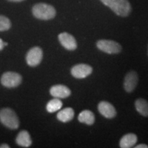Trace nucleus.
<instances>
[{"mask_svg": "<svg viewBox=\"0 0 148 148\" xmlns=\"http://www.w3.org/2000/svg\"><path fill=\"white\" fill-rule=\"evenodd\" d=\"M114 14L121 17H126L132 12V6L128 0H100Z\"/></svg>", "mask_w": 148, "mask_h": 148, "instance_id": "f257e3e1", "label": "nucleus"}, {"mask_svg": "<svg viewBox=\"0 0 148 148\" xmlns=\"http://www.w3.org/2000/svg\"><path fill=\"white\" fill-rule=\"evenodd\" d=\"M32 13L38 19L49 20L55 17L56 12L52 5L40 3L33 7Z\"/></svg>", "mask_w": 148, "mask_h": 148, "instance_id": "f03ea898", "label": "nucleus"}, {"mask_svg": "<svg viewBox=\"0 0 148 148\" xmlns=\"http://www.w3.org/2000/svg\"><path fill=\"white\" fill-rule=\"evenodd\" d=\"M0 121L5 127L10 129H16L19 125L17 115L10 108H5L0 110Z\"/></svg>", "mask_w": 148, "mask_h": 148, "instance_id": "7ed1b4c3", "label": "nucleus"}, {"mask_svg": "<svg viewBox=\"0 0 148 148\" xmlns=\"http://www.w3.org/2000/svg\"><path fill=\"white\" fill-rule=\"evenodd\" d=\"M97 47L103 52L108 54H116L121 52V46L117 42L112 40H99L96 43Z\"/></svg>", "mask_w": 148, "mask_h": 148, "instance_id": "20e7f679", "label": "nucleus"}, {"mask_svg": "<svg viewBox=\"0 0 148 148\" xmlns=\"http://www.w3.org/2000/svg\"><path fill=\"white\" fill-rule=\"evenodd\" d=\"M22 77L19 74L15 72H5L1 77V83L3 86L8 88H14L18 86L21 83Z\"/></svg>", "mask_w": 148, "mask_h": 148, "instance_id": "39448f33", "label": "nucleus"}, {"mask_svg": "<svg viewBox=\"0 0 148 148\" xmlns=\"http://www.w3.org/2000/svg\"><path fill=\"white\" fill-rule=\"evenodd\" d=\"M92 72V68L88 64H78L72 67L71 75L77 79H83L90 75Z\"/></svg>", "mask_w": 148, "mask_h": 148, "instance_id": "423d86ee", "label": "nucleus"}, {"mask_svg": "<svg viewBox=\"0 0 148 148\" xmlns=\"http://www.w3.org/2000/svg\"><path fill=\"white\" fill-rule=\"evenodd\" d=\"M42 58V51L40 47H34L27 52L26 61L28 65L36 66L41 62Z\"/></svg>", "mask_w": 148, "mask_h": 148, "instance_id": "0eeeda50", "label": "nucleus"}, {"mask_svg": "<svg viewBox=\"0 0 148 148\" xmlns=\"http://www.w3.org/2000/svg\"><path fill=\"white\" fill-rule=\"evenodd\" d=\"M138 81V74L136 71H130L127 73L124 77L123 80V88L127 92L134 91L136 87Z\"/></svg>", "mask_w": 148, "mask_h": 148, "instance_id": "6e6552de", "label": "nucleus"}, {"mask_svg": "<svg viewBox=\"0 0 148 148\" xmlns=\"http://www.w3.org/2000/svg\"><path fill=\"white\" fill-rule=\"evenodd\" d=\"M58 40L60 44L66 49L69 51L75 50L77 48V42L71 34L67 32H62L58 35Z\"/></svg>", "mask_w": 148, "mask_h": 148, "instance_id": "1a4fd4ad", "label": "nucleus"}, {"mask_svg": "<svg viewBox=\"0 0 148 148\" xmlns=\"http://www.w3.org/2000/svg\"><path fill=\"white\" fill-rule=\"evenodd\" d=\"M98 110L101 115L107 119H112L116 115V111L110 103L106 101H101L98 104Z\"/></svg>", "mask_w": 148, "mask_h": 148, "instance_id": "9d476101", "label": "nucleus"}, {"mask_svg": "<svg viewBox=\"0 0 148 148\" xmlns=\"http://www.w3.org/2000/svg\"><path fill=\"white\" fill-rule=\"evenodd\" d=\"M71 92L67 86L62 84H57L50 88V94L56 98H66L71 95Z\"/></svg>", "mask_w": 148, "mask_h": 148, "instance_id": "9b49d317", "label": "nucleus"}, {"mask_svg": "<svg viewBox=\"0 0 148 148\" xmlns=\"http://www.w3.org/2000/svg\"><path fill=\"white\" fill-rule=\"evenodd\" d=\"M138 138L136 135L133 133L125 134L121 138L119 141V146L121 148H130L134 147V145L137 142Z\"/></svg>", "mask_w": 148, "mask_h": 148, "instance_id": "f8f14e48", "label": "nucleus"}, {"mask_svg": "<svg viewBox=\"0 0 148 148\" xmlns=\"http://www.w3.org/2000/svg\"><path fill=\"white\" fill-rule=\"evenodd\" d=\"M16 143L19 146L24 147H28L32 145V139L28 132L23 130L18 133L16 138Z\"/></svg>", "mask_w": 148, "mask_h": 148, "instance_id": "ddd939ff", "label": "nucleus"}, {"mask_svg": "<svg viewBox=\"0 0 148 148\" xmlns=\"http://www.w3.org/2000/svg\"><path fill=\"white\" fill-rule=\"evenodd\" d=\"M74 110L71 108H66L59 111L57 114V119L61 122L66 123L73 119Z\"/></svg>", "mask_w": 148, "mask_h": 148, "instance_id": "4468645a", "label": "nucleus"}, {"mask_svg": "<svg viewBox=\"0 0 148 148\" xmlns=\"http://www.w3.org/2000/svg\"><path fill=\"white\" fill-rule=\"evenodd\" d=\"M78 121L87 125H92L95 122V115L90 110H83L78 115Z\"/></svg>", "mask_w": 148, "mask_h": 148, "instance_id": "2eb2a0df", "label": "nucleus"}, {"mask_svg": "<svg viewBox=\"0 0 148 148\" xmlns=\"http://www.w3.org/2000/svg\"><path fill=\"white\" fill-rule=\"evenodd\" d=\"M134 106L136 111L140 115L148 116V102L147 100L139 98L135 101Z\"/></svg>", "mask_w": 148, "mask_h": 148, "instance_id": "dca6fc26", "label": "nucleus"}, {"mask_svg": "<svg viewBox=\"0 0 148 148\" xmlns=\"http://www.w3.org/2000/svg\"><path fill=\"white\" fill-rule=\"evenodd\" d=\"M62 106V103L59 98L55 97L54 99H51L47 103V106H46V109L49 112L52 113V112H55L56 111L60 110Z\"/></svg>", "mask_w": 148, "mask_h": 148, "instance_id": "f3484780", "label": "nucleus"}, {"mask_svg": "<svg viewBox=\"0 0 148 148\" xmlns=\"http://www.w3.org/2000/svg\"><path fill=\"white\" fill-rule=\"evenodd\" d=\"M11 27L10 21L6 16L0 15V32L8 30Z\"/></svg>", "mask_w": 148, "mask_h": 148, "instance_id": "a211bd4d", "label": "nucleus"}, {"mask_svg": "<svg viewBox=\"0 0 148 148\" xmlns=\"http://www.w3.org/2000/svg\"><path fill=\"white\" fill-rule=\"evenodd\" d=\"M136 148H147L148 145H145V144H139V145L135 146Z\"/></svg>", "mask_w": 148, "mask_h": 148, "instance_id": "6ab92c4d", "label": "nucleus"}, {"mask_svg": "<svg viewBox=\"0 0 148 148\" xmlns=\"http://www.w3.org/2000/svg\"><path fill=\"white\" fill-rule=\"evenodd\" d=\"M3 47H4V42L3 41L2 39L0 38V51L2 50Z\"/></svg>", "mask_w": 148, "mask_h": 148, "instance_id": "aec40b11", "label": "nucleus"}, {"mask_svg": "<svg viewBox=\"0 0 148 148\" xmlns=\"http://www.w3.org/2000/svg\"><path fill=\"white\" fill-rule=\"evenodd\" d=\"M0 148H10V146L7 144H2L1 145H0Z\"/></svg>", "mask_w": 148, "mask_h": 148, "instance_id": "412c9836", "label": "nucleus"}, {"mask_svg": "<svg viewBox=\"0 0 148 148\" xmlns=\"http://www.w3.org/2000/svg\"><path fill=\"white\" fill-rule=\"evenodd\" d=\"M9 1H23V0H9Z\"/></svg>", "mask_w": 148, "mask_h": 148, "instance_id": "4be33fe9", "label": "nucleus"}, {"mask_svg": "<svg viewBox=\"0 0 148 148\" xmlns=\"http://www.w3.org/2000/svg\"><path fill=\"white\" fill-rule=\"evenodd\" d=\"M6 45H8V43H7V42H4V46H6Z\"/></svg>", "mask_w": 148, "mask_h": 148, "instance_id": "5701e85b", "label": "nucleus"}]
</instances>
